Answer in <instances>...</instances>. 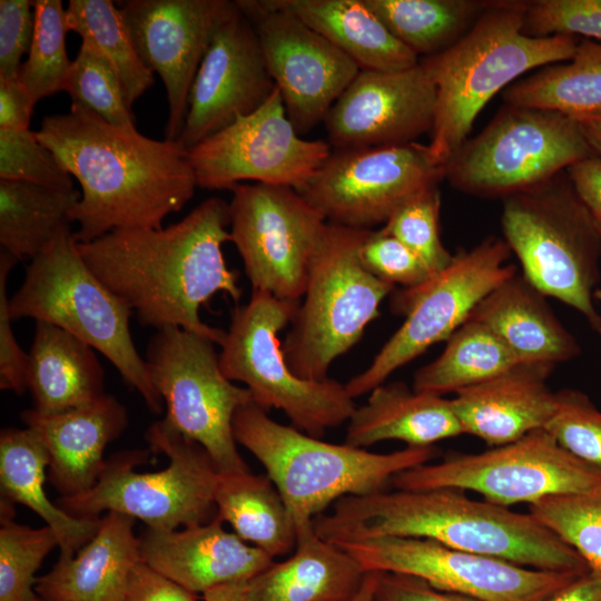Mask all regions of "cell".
<instances>
[{
	"mask_svg": "<svg viewBox=\"0 0 601 601\" xmlns=\"http://www.w3.org/2000/svg\"><path fill=\"white\" fill-rule=\"evenodd\" d=\"M592 155L597 154L577 118L505 104L477 136L452 155L444 175L462 193L505 198Z\"/></svg>",
	"mask_w": 601,
	"mask_h": 601,
	"instance_id": "11",
	"label": "cell"
},
{
	"mask_svg": "<svg viewBox=\"0 0 601 601\" xmlns=\"http://www.w3.org/2000/svg\"><path fill=\"white\" fill-rule=\"evenodd\" d=\"M275 88L257 32L235 1L198 68L176 141L188 151L238 117L255 111Z\"/></svg>",
	"mask_w": 601,
	"mask_h": 601,
	"instance_id": "21",
	"label": "cell"
},
{
	"mask_svg": "<svg viewBox=\"0 0 601 601\" xmlns=\"http://www.w3.org/2000/svg\"><path fill=\"white\" fill-rule=\"evenodd\" d=\"M35 28L33 1L0 0V79L16 78Z\"/></svg>",
	"mask_w": 601,
	"mask_h": 601,
	"instance_id": "49",
	"label": "cell"
},
{
	"mask_svg": "<svg viewBox=\"0 0 601 601\" xmlns=\"http://www.w3.org/2000/svg\"><path fill=\"white\" fill-rule=\"evenodd\" d=\"M35 28L17 79L35 104L63 89L72 61L66 49V9L61 0H36Z\"/></svg>",
	"mask_w": 601,
	"mask_h": 601,
	"instance_id": "39",
	"label": "cell"
},
{
	"mask_svg": "<svg viewBox=\"0 0 601 601\" xmlns=\"http://www.w3.org/2000/svg\"><path fill=\"white\" fill-rule=\"evenodd\" d=\"M66 23L69 31L78 33L110 62L129 107L154 85V72L140 59L114 1L70 0Z\"/></svg>",
	"mask_w": 601,
	"mask_h": 601,
	"instance_id": "38",
	"label": "cell"
},
{
	"mask_svg": "<svg viewBox=\"0 0 601 601\" xmlns=\"http://www.w3.org/2000/svg\"><path fill=\"white\" fill-rule=\"evenodd\" d=\"M18 260L4 249L0 252V388L22 394L28 388V353L19 345L12 328L8 297V277Z\"/></svg>",
	"mask_w": 601,
	"mask_h": 601,
	"instance_id": "48",
	"label": "cell"
},
{
	"mask_svg": "<svg viewBox=\"0 0 601 601\" xmlns=\"http://www.w3.org/2000/svg\"><path fill=\"white\" fill-rule=\"evenodd\" d=\"M0 179L75 189L71 175L30 129H0Z\"/></svg>",
	"mask_w": 601,
	"mask_h": 601,
	"instance_id": "44",
	"label": "cell"
},
{
	"mask_svg": "<svg viewBox=\"0 0 601 601\" xmlns=\"http://www.w3.org/2000/svg\"><path fill=\"white\" fill-rule=\"evenodd\" d=\"M506 105L601 115V42L583 39L568 62L552 63L503 90Z\"/></svg>",
	"mask_w": 601,
	"mask_h": 601,
	"instance_id": "34",
	"label": "cell"
},
{
	"mask_svg": "<svg viewBox=\"0 0 601 601\" xmlns=\"http://www.w3.org/2000/svg\"><path fill=\"white\" fill-rule=\"evenodd\" d=\"M387 30L420 59L456 43L489 8L483 0H364Z\"/></svg>",
	"mask_w": 601,
	"mask_h": 601,
	"instance_id": "36",
	"label": "cell"
},
{
	"mask_svg": "<svg viewBox=\"0 0 601 601\" xmlns=\"http://www.w3.org/2000/svg\"><path fill=\"white\" fill-rule=\"evenodd\" d=\"M353 59L361 70L397 71L420 58L402 45L364 0H270Z\"/></svg>",
	"mask_w": 601,
	"mask_h": 601,
	"instance_id": "31",
	"label": "cell"
},
{
	"mask_svg": "<svg viewBox=\"0 0 601 601\" xmlns=\"http://www.w3.org/2000/svg\"><path fill=\"white\" fill-rule=\"evenodd\" d=\"M597 117H601V115H598Z\"/></svg>",
	"mask_w": 601,
	"mask_h": 601,
	"instance_id": "60",
	"label": "cell"
},
{
	"mask_svg": "<svg viewBox=\"0 0 601 601\" xmlns=\"http://www.w3.org/2000/svg\"><path fill=\"white\" fill-rule=\"evenodd\" d=\"M242 582L226 583L214 587L201 593L204 601H242Z\"/></svg>",
	"mask_w": 601,
	"mask_h": 601,
	"instance_id": "55",
	"label": "cell"
},
{
	"mask_svg": "<svg viewBox=\"0 0 601 601\" xmlns=\"http://www.w3.org/2000/svg\"><path fill=\"white\" fill-rule=\"evenodd\" d=\"M359 258L373 276L406 289L418 287L434 276L414 252L382 228L367 231Z\"/></svg>",
	"mask_w": 601,
	"mask_h": 601,
	"instance_id": "47",
	"label": "cell"
},
{
	"mask_svg": "<svg viewBox=\"0 0 601 601\" xmlns=\"http://www.w3.org/2000/svg\"><path fill=\"white\" fill-rule=\"evenodd\" d=\"M253 23L268 71L298 134L324 121L359 72L329 40L270 0H236Z\"/></svg>",
	"mask_w": 601,
	"mask_h": 601,
	"instance_id": "19",
	"label": "cell"
},
{
	"mask_svg": "<svg viewBox=\"0 0 601 601\" xmlns=\"http://www.w3.org/2000/svg\"><path fill=\"white\" fill-rule=\"evenodd\" d=\"M27 386L33 408L45 414L75 408L106 394L105 373L95 349L45 322H36L28 353Z\"/></svg>",
	"mask_w": 601,
	"mask_h": 601,
	"instance_id": "30",
	"label": "cell"
},
{
	"mask_svg": "<svg viewBox=\"0 0 601 601\" xmlns=\"http://www.w3.org/2000/svg\"><path fill=\"white\" fill-rule=\"evenodd\" d=\"M12 319L58 326L102 354L155 414L164 401L130 333L131 309L89 268L70 225L62 227L27 267L9 300Z\"/></svg>",
	"mask_w": 601,
	"mask_h": 601,
	"instance_id": "6",
	"label": "cell"
},
{
	"mask_svg": "<svg viewBox=\"0 0 601 601\" xmlns=\"http://www.w3.org/2000/svg\"><path fill=\"white\" fill-rule=\"evenodd\" d=\"M356 406L348 420L345 443L355 447L397 440L412 447L464 434L451 398L416 392L403 382L381 384Z\"/></svg>",
	"mask_w": 601,
	"mask_h": 601,
	"instance_id": "29",
	"label": "cell"
},
{
	"mask_svg": "<svg viewBox=\"0 0 601 601\" xmlns=\"http://www.w3.org/2000/svg\"><path fill=\"white\" fill-rule=\"evenodd\" d=\"M522 30L536 38L580 35L601 40V0L526 1Z\"/></svg>",
	"mask_w": 601,
	"mask_h": 601,
	"instance_id": "46",
	"label": "cell"
},
{
	"mask_svg": "<svg viewBox=\"0 0 601 601\" xmlns=\"http://www.w3.org/2000/svg\"><path fill=\"white\" fill-rule=\"evenodd\" d=\"M336 545L365 572L406 574L481 601H545L582 575L526 568L423 538L382 536Z\"/></svg>",
	"mask_w": 601,
	"mask_h": 601,
	"instance_id": "18",
	"label": "cell"
},
{
	"mask_svg": "<svg viewBox=\"0 0 601 601\" xmlns=\"http://www.w3.org/2000/svg\"><path fill=\"white\" fill-rule=\"evenodd\" d=\"M368 230L328 221L324 226L305 293L283 342L287 364L304 380L328 378L333 362L361 339L395 288L361 262L359 249Z\"/></svg>",
	"mask_w": 601,
	"mask_h": 601,
	"instance_id": "8",
	"label": "cell"
},
{
	"mask_svg": "<svg viewBox=\"0 0 601 601\" xmlns=\"http://www.w3.org/2000/svg\"><path fill=\"white\" fill-rule=\"evenodd\" d=\"M435 86L421 61L397 71L359 70L324 124L336 149L397 146L431 132Z\"/></svg>",
	"mask_w": 601,
	"mask_h": 601,
	"instance_id": "22",
	"label": "cell"
},
{
	"mask_svg": "<svg viewBox=\"0 0 601 601\" xmlns=\"http://www.w3.org/2000/svg\"><path fill=\"white\" fill-rule=\"evenodd\" d=\"M377 578L378 571L366 572L361 589L353 601H374Z\"/></svg>",
	"mask_w": 601,
	"mask_h": 601,
	"instance_id": "57",
	"label": "cell"
},
{
	"mask_svg": "<svg viewBox=\"0 0 601 601\" xmlns=\"http://www.w3.org/2000/svg\"><path fill=\"white\" fill-rule=\"evenodd\" d=\"M146 439L154 452L167 455L164 470L140 473L149 451L120 452L106 461L97 483L87 492L60 497L58 505L76 518L117 512L157 530H177L213 520L219 473L207 452L164 418L152 423Z\"/></svg>",
	"mask_w": 601,
	"mask_h": 601,
	"instance_id": "9",
	"label": "cell"
},
{
	"mask_svg": "<svg viewBox=\"0 0 601 601\" xmlns=\"http://www.w3.org/2000/svg\"><path fill=\"white\" fill-rule=\"evenodd\" d=\"M525 2L491 1L456 43L420 59L436 90L428 146L441 165L465 142L475 118L501 89L529 70L574 55L577 37L536 38L523 32Z\"/></svg>",
	"mask_w": 601,
	"mask_h": 601,
	"instance_id": "4",
	"label": "cell"
},
{
	"mask_svg": "<svg viewBox=\"0 0 601 601\" xmlns=\"http://www.w3.org/2000/svg\"><path fill=\"white\" fill-rule=\"evenodd\" d=\"M296 546L242 584V601H353L365 571L346 551L309 525L296 531Z\"/></svg>",
	"mask_w": 601,
	"mask_h": 601,
	"instance_id": "27",
	"label": "cell"
},
{
	"mask_svg": "<svg viewBox=\"0 0 601 601\" xmlns=\"http://www.w3.org/2000/svg\"><path fill=\"white\" fill-rule=\"evenodd\" d=\"M124 601H197V598L140 561L129 575Z\"/></svg>",
	"mask_w": 601,
	"mask_h": 601,
	"instance_id": "51",
	"label": "cell"
},
{
	"mask_svg": "<svg viewBox=\"0 0 601 601\" xmlns=\"http://www.w3.org/2000/svg\"><path fill=\"white\" fill-rule=\"evenodd\" d=\"M598 225H599V229H600V234H601V220H598Z\"/></svg>",
	"mask_w": 601,
	"mask_h": 601,
	"instance_id": "58",
	"label": "cell"
},
{
	"mask_svg": "<svg viewBox=\"0 0 601 601\" xmlns=\"http://www.w3.org/2000/svg\"><path fill=\"white\" fill-rule=\"evenodd\" d=\"M21 420L45 447L49 480L61 497L82 494L97 483L106 465V446L129 424L126 407L108 394L58 413L30 408Z\"/></svg>",
	"mask_w": 601,
	"mask_h": 601,
	"instance_id": "24",
	"label": "cell"
},
{
	"mask_svg": "<svg viewBox=\"0 0 601 601\" xmlns=\"http://www.w3.org/2000/svg\"><path fill=\"white\" fill-rule=\"evenodd\" d=\"M46 470L48 456L33 432L27 427L1 431L2 500L32 510L56 534L60 556H72L97 533L101 518H76L53 504L45 492Z\"/></svg>",
	"mask_w": 601,
	"mask_h": 601,
	"instance_id": "32",
	"label": "cell"
},
{
	"mask_svg": "<svg viewBox=\"0 0 601 601\" xmlns=\"http://www.w3.org/2000/svg\"><path fill=\"white\" fill-rule=\"evenodd\" d=\"M575 118V117H574ZM593 151L601 156V117H577Z\"/></svg>",
	"mask_w": 601,
	"mask_h": 601,
	"instance_id": "56",
	"label": "cell"
},
{
	"mask_svg": "<svg viewBox=\"0 0 601 601\" xmlns=\"http://www.w3.org/2000/svg\"><path fill=\"white\" fill-rule=\"evenodd\" d=\"M231 191L229 231L252 289L300 302L325 217L290 187L244 183Z\"/></svg>",
	"mask_w": 601,
	"mask_h": 601,
	"instance_id": "15",
	"label": "cell"
},
{
	"mask_svg": "<svg viewBox=\"0 0 601 601\" xmlns=\"http://www.w3.org/2000/svg\"><path fill=\"white\" fill-rule=\"evenodd\" d=\"M233 430L236 442L266 470L296 531L313 525L339 499L383 491L396 474L430 463L437 455L434 446L375 453L324 442L276 422L254 402L236 412Z\"/></svg>",
	"mask_w": 601,
	"mask_h": 601,
	"instance_id": "5",
	"label": "cell"
},
{
	"mask_svg": "<svg viewBox=\"0 0 601 601\" xmlns=\"http://www.w3.org/2000/svg\"><path fill=\"white\" fill-rule=\"evenodd\" d=\"M215 506L216 515L227 522L237 536L273 559L294 551L295 523L267 475L250 471L219 474Z\"/></svg>",
	"mask_w": 601,
	"mask_h": 601,
	"instance_id": "33",
	"label": "cell"
},
{
	"mask_svg": "<svg viewBox=\"0 0 601 601\" xmlns=\"http://www.w3.org/2000/svg\"><path fill=\"white\" fill-rule=\"evenodd\" d=\"M545 601H601V578L588 571L555 591Z\"/></svg>",
	"mask_w": 601,
	"mask_h": 601,
	"instance_id": "54",
	"label": "cell"
},
{
	"mask_svg": "<svg viewBox=\"0 0 601 601\" xmlns=\"http://www.w3.org/2000/svg\"><path fill=\"white\" fill-rule=\"evenodd\" d=\"M229 0H128L120 12L136 50L166 89L165 139L183 131L191 85L213 37L231 12Z\"/></svg>",
	"mask_w": 601,
	"mask_h": 601,
	"instance_id": "20",
	"label": "cell"
},
{
	"mask_svg": "<svg viewBox=\"0 0 601 601\" xmlns=\"http://www.w3.org/2000/svg\"><path fill=\"white\" fill-rule=\"evenodd\" d=\"M445 342L442 354L415 372L414 391L443 396L490 380L519 363L490 328L470 318Z\"/></svg>",
	"mask_w": 601,
	"mask_h": 601,
	"instance_id": "37",
	"label": "cell"
},
{
	"mask_svg": "<svg viewBox=\"0 0 601 601\" xmlns=\"http://www.w3.org/2000/svg\"><path fill=\"white\" fill-rule=\"evenodd\" d=\"M36 134L81 187L70 214L78 243L116 229H160L195 194L188 151L177 141L112 125L79 104L46 116Z\"/></svg>",
	"mask_w": 601,
	"mask_h": 601,
	"instance_id": "2",
	"label": "cell"
},
{
	"mask_svg": "<svg viewBox=\"0 0 601 601\" xmlns=\"http://www.w3.org/2000/svg\"><path fill=\"white\" fill-rule=\"evenodd\" d=\"M35 601H45V600L40 599V598L37 595V598H36Z\"/></svg>",
	"mask_w": 601,
	"mask_h": 601,
	"instance_id": "59",
	"label": "cell"
},
{
	"mask_svg": "<svg viewBox=\"0 0 601 601\" xmlns=\"http://www.w3.org/2000/svg\"><path fill=\"white\" fill-rule=\"evenodd\" d=\"M441 194L428 188L397 209L382 229L414 252L435 275L453 260L440 237Z\"/></svg>",
	"mask_w": 601,
	"mask_h": 601,
	"instance_id": "43",
	"label": "cell"
},
{
	"mask_svg": "<svg viewBox=\"0 0 601 601\" xmlns=\"http://www.w3.org/2000/svg\"><path fill=\"white\" fill-rule=\"evenodd\" d=\"M529 511L601 578V491L550 495L530 504Z\"/></svg>",
	"mask_w": 601,
	"mask_h": 601,
	"instance_id": "41",
	"label": "cell"
},
{
	"mask_svg": "<svg viewBox=\"0 0 601 601\" xmlns=\"http://www.w3.org/2000/svg\"><path fill=\"white\" fill-rule=\"evenodd\" d=\"M565 171L579 197L597 220H601V156L587 157Z\"/></svg>",
	"mask_w": 601,
	"mask_h": 601,
	"instance_id": "53",
	"label": "cell"
},
{
	"mask_svg": "<svg viewBox=\"0 0 601 601\" xmlns=\"http://www.w3.org/2000/svg\"><path fill=\"white\" fill-rule=\"evenodd\" d=\"M510 255L504 239L490 236L454 255L425 284L396 292L392 308L405 319L370 366L345 384L348 394L353 398L368 394L397 368L446 341L487 294L516 274V267L508 263Z\"/></svg>",
	"mask_w": 601,
	"mask_h": 601,
	"instance_id": "13",
	"label": "cell"
},
{
	"mask_svg": "<svg viewBox=\"0 0 601 601\" xmlns=\"http://www.w3.org/2000/svg\"><path fill=\"white\" fill-rule=\"evenodd\" d=\"M73 104H79L116 126H135L119 78L110 62L89 42L81 46L63 83Z\"/></svg>",
	"mask_w": 601,
	"mask_h": 601,
	"instance_id": "42",
	"label": "cell"
},
{
	"mask_svg": "<svg viewBox=\"0 0 601 601\" xmlns=\"http://www.w3.org/2000/svg\"><path fill=\"white\" fill-rule=\"evenodd\" d=\"M35 105L17 77L0 79V129H29Z\"/></svg>",
	"mask_w": 601,
	"mask_h": 601,
	"instance_id": "52",
	"label": "cell"
},
{
	"mask_svg": "<svg viewBox=\"0 0 601 601\" xmlns=\"http://www.w3.org/2000/svg\"><path fill=\"white\" fill-rule=\"evenodd\" d=\"M223 523L215 515L180 531L147 528L139 536L140 560L195 594L246 581L274 561Z\"/></svg>",
	"mask_w": 601,
	"mask_h": 601,
	"instance_id": "23",
	"label": "cell"
},
{
	"mask_svg": "<svg viewBox=\"0 0 601 601\" xmlns=\"http://www.w3.org/2000/svg\"><path fill=\"white\" fill-rule=\"evenodd\" d=\"M545 430L568 452L601 470V411L588 395L556 392V410Z\"/></svg>",
	"mask_w": 601,
	"mask_h": 601,
	"instance_id": "45",
	"label": "cell"
},
{
	"mask_svg": "<svg viewBox=\"0 0 601 601\" xmlns=\"http://www.w3.org/2000/svg\"><path fill=\"white\" fill-rule=\"evenodd\" d=\"M397 490L454 489L509 508L558 494L601 491V470L563 449L545 430L481 453L451 454L396 474Z\"/></svg>",
	"mask_w": 601,
	"mask_h": 601,
	"instance_id": "14",
	"label": "cell"
},
{
	"mask_svg": "<svg viewBox=\"0 0 601 601\" xmlns=\"http://www.w3.org/2000/svg\"><path fill=\"white\" fill-rule=\"evenodd\" d=\"M57 545L49 526L31 529L13 522L10 503L1 502L0 601H35V573Z\"/></svg>",
	"mask_w": 601,
	"mask_h": 601,
	"instance_id": "40",
	"label": "cell"
},
{
	"mask_svg": "<svg viewBox=\"0 0 601 601\" xmlns=\"http://www.w3.org/2000/svg\"><path fill=\"white\" fill-rule=\"evenodd\" d=\"M81 191L0 179V244L18 262L33 259L71 221Z\"/></svg>",
	"mask_w": 601,
	"mask_h": 601,
	"instance_id": "35",
	"label": "cell"
},
{
	"mask_svg": "<svg viewBox=\"0 0 601 601\" xmlns=\"http://www.w3.org/2000/svg\"><path fill=\"white\" fill-rule=\"evenodd\" d=\"M470 319L490 328L519 363L566 362L580 354L575 338L551 311L544 295L523 275H513L487 294Z\"/></svg>",
	"mask_w": 601,
	"mask_h": 601,
	"instance_id": "28",
	"label": "cell"
},
{
	"mask_svg": "<svg viewBox=\"0 0 601 601\" xmlns=\"http://www.w3.org/2000/svg\"><path fill=\"white\" fill-rule=\"evenodd\" d=\"M298 305L252 289L249 300L233 311L219 366L229 381L246 385L256 405L283 411L293 426L319 439L348 422L356 404L345 384L329 377L304 380L287 364L278 333L292 322Z\"/></svg>",
	"mask_w": 601,
	"mask_h": 601,
	"instance_id": "10",
	"label": "cell"
},
{
	"mask_svg": "<svg viewBox=\"0 0 601 601\" xmlns=\"http://www.w3.org/2000/svg\"><path fill=\"white\" fill-rule=\"evenodd\" d=\"M324 140L299 137L277 87L255 111L188 150L197 187L233 190L246 181L302 190L331 155Z\"/></svg>",
	"mask_w": 601,
	"mask_h": 601,
	"instance_id": "17",
	"label": "cell"
},
{
	"mask_svg": "<svg viewBox=\"0 0 601 601\" xmlns=\"http://www.w3.org/2000/svg\"><path fill=\"white\" fill-rule=\"evenodd\" d=\"M334 544L382 536L423 538L522 566L584 574L580 554L532 514L519 513L454 489L380 491L348 495L314 520Z\"/></svg>",
	"mask_w": 601,
	"mask_h": 601,
	"instance_id": "3",
	"label": "cell"
},
{
	"mask_svg": "<svg viewBox=\"0 0 601 601\" xmlns=\"http://www.w3.org/2000/svg\"><path fill=\"white\" fill-rule=\"evenodd\" d=\"M444 178L430 146L417 141L336 149L299 193L326 221L371 229Z\"/></svg>",
	"mask_w": 601,
	"mask_h": 601,
	"instance_id": "16",
	"label": "cell"
},
{
	"mask_svg": "<svg viewBox=\"0 0 601 601\" xmlns=\"http://www.w3.org/2000/svg\"><path fill=\"white\" fill-rule=\"evenodd\" d=\"M145 363L166 405L165 421L207 452L219 474L250 471L237 450L233 421L253 402L221 372L215 343L180 327L158 329Z\"/></svg>",
	"mask_w": 601,
	"mask_h": 601,
	"instance_id": "12",
	"label": "cell"
},
{
	"mask_svg": "<svg viewBox=\"0 0 601 601\" xmlns=\"http://www.w3.org/2000/svg\"><path fill=\"white\" fill-rule=\"evenodd\" d=\"M374 601H481L436 589L426 581L398 573L378 572Z\"/></svg>",
	"mask_w": 601,
	"mask_h": 601,
	"instance_id": "50",
	"label": "cell"
},
{
	"mask_svg": "<svg viewBox=\"0 0 601 601\" xmlns=\"http://www.w3.org/2000/svg\"><path fill=\"white\" fill-rule=\"evenodd\" d=\"M553 367L550 363H518L455 392L451 404L464 434L495 447L545 428L556 410V392L546 384Z\"/></svg>",
	"mask_w": 601,
	"mask_h": 601,
	"instance_id": "25",
	"label": "cell"
},
{
	"mask_svg": "<svg viewBox=\"0 0 601 601\" xmlns=\"http://www.w3.org/2000/svg\"><path fill=\"white\" fill-rule=\"evenodd\" d=\"M501 224L523 277L544 296L580 312L601 333V316L592 300L601 234L566 171L503 198Z\"/></svg>",
	"mask_w": 601,
	"mask_h": 601,
	"instance_id": "7",
	"label": "cell"
},
{
	"mask_svg": "<svg viewBox=\"0 0 601 601\" xmlns=\"http://www.w3.org/2000/svg\"><path fill=\"white\" fill-rule=\"evenodd\" d=\"M229 225V203L210 197L167 227L116 229L77 248L141 325L180 327L220 345L226 332L204 323L199 311L217 293L242 298L239 275L223 253Z\"/></svg>",
	"mask_w": 601,
	"mask_h": 601,
	"instance_id": "1",
	"label": "cell"
},
{
	"mask_svg": "<svg viewBox=\"0 0 601 601\" xmlns=\"http://www.w3.org/2000/svg\"><path fill=\"white\" fill-rule=\"evenodd\" d=\"M134 525V518L108 512L75 555L59 556L50 572L37 578L36 594L45 601H124L129 575L141 561Z\"/></svg>",
	"mask_w": 601,
	"mask_h": 601,
	"instance_id": "26",
	"label": "cell"
}]
</instances>
